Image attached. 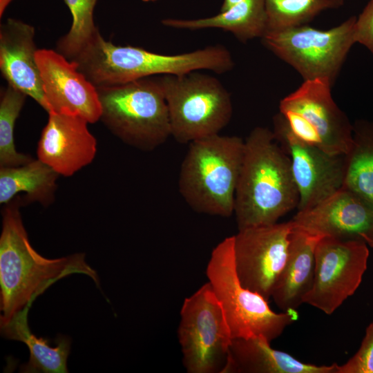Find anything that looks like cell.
Masks as SVG:
<instances>
[{
    "instance_id": "17",
    "label": "cell",
    "mask_w": 373,
    "mask_h": 373,
    "mask_svg": "<svg viewBox=\"0 0 373 373\" xmlns=\"http://www.w3.org/2000/svg\"><path fill=\"white\" fill-rule=\"evenodd\" d=\"M34 37V28L20 20L10 18L2 23L0 69L8 84L31 97L46 110Z\"/></svg>"
},
{
    "instance_id": "32",
    "label": "cell",
    "mask_w": 373,
    "mask_h": 373,
    "mask_svg": "<svg viewBox=\"0 0 373 373\" xmlns=\"http://www.w3.org/2000/svg\"><path fill=\"white\" fill-rule=\"evenodd\" d=\"M370 246L372 248H373V240H372V242H371V244L370 245Z\"/></svg>"
},
{
    "instance_id": "4",
    "label": "cell",
    "mask_w": 373,
    "mask_h": 373,
    "mask_svg": "<svg viewBox=\"0 0 373 373\" xmlns=\"http://www.w3.org/2000/svg\"><path fill=\"white\" fill-rule=\"evenodd\" d=\"M244 149L245 141L234 135L216 134L189 143L178 188L192 209L222 217L233 213Z\"/></svg>"
},
{
    "instance_id": "20",
    "label": "cell",
    "mask_w": 373,
    "mask_h": 373,
    "mask_svg": "<svg viewBox=\"0 0 373 373\" xmlns=\"http://www.w3.org/2000/svg\"><path fill=\"white\" fill-rule=\"evenodd\" d=\"M30 307H26L16 314L11 320L0 325L1 334L4 338L23 343L28 348L30 358L22 365L23 373H66L67 360L70 350L71 340L59 334L55 346H51L46 338L37 337L28 326V314Z\"/></svg>"
},
{
    "instance_id": "12",
    "label": "cell",
    "mask_w": 373,
    "mask_h": 373,
    "mask_svg": "<svg viewBox=\"0 0 373 373\" xmlns=\"http://www.w3.org/2000/svg\"><path fill=\"white\" fill-rule=\"evenodd\" d=\"M273 124L275 138L290 160L299 193L298 211L316 205L342 187L345 155L331 154L301 140L280 113L274 115Z\"/></svg>"
},
{
    "instance_id": "8",
    "label": "cell",
    "mask_w": 373,
    "mask_h": 373,
    "mask_svg": "<svg viewBox=\"0 0 373 373\" xmlns=\"http://www.w3.org/2000/svg\"><path fill=\"white\" fill-rule=\"evenodd\" d=\"M356 17H351L329 30L303 25L267 32L263 45L279 59L293 67L305 80L327 79L334 85L355 44Z\"/></svg>"
},
{
    "instance_id": "11",
    "label": "cell",
    "mask_w": 373,
    "mask_h": 373,
    "mask_svg": "<svg viewBox=\"0 0 373 373\" xmlns=\"http://www.w3.org/2000/svg\"><path fill=\"white\" fill-rule=\"evenodd\" d=\"M360 240L324 237L315 249V272L303 303L332 314L360 286L370 251Z\"/></svg>"
},
{
    "instance_id": "25",
    "label": "cell",
    "mask_w": 373,
    "mask_h": 373,
    "mask_svg": "<svg viewBox=\"0 0 373 373\" xmlns=\"http://www.w3.org/2000/svg\"><path fill=\"white\" fill-rule=\"evenodd\" d=\"M28 95L8 84L0 101V166H19L33 158L16 150L14 138L15 122Z\"/></svg>"
},
{
    "instance_id": "9",
    "label": "cell",
    "mask_w": 373,
    "mask_h": 373,
    "mask_svg": "<svg viewBox=\"0 0 373 373\" xmlns=\"http://www.w3.org/2000/svg\"><path fill=\"white\" fill-rule=\"evenodd\" d=\"M178 334L187 372H222L233 338L209 282L184 299Z\"/></svg>"
},
{
    "instance_id": "24",
    "label": "cell",
    "mask_w": 373,
    "mask_h": 373,
    "mask_svg": "<svg viewBox=\"0 0 373 373\" xmlns=\"http://www.w3.org/2000/svg\"><path fill=\"white\" fill-rule=\"evenodd\" d=\"M265 3L267 32L306 25L322 11L341 7L344 0H265Z\"/></svg>"
},
{
    "instance_id": "14",
    "label": "cell",
    "mask_w": 373,
    "mask_h": 373,
    "mask_svg": "<svg viewBox=\"0 0 373 373\" xmlns=\"http://www.w3.org/2000/svg\"><path fill=\"white\" fill-rule=\"evenodd\" d=\"M36 59L48 113L79 116L88 123L100 119L97 88L78 70L75 61L49 49L37 50Z\"/></svg>"
},
{
    "instance_id": "10",
    "label": "cell",
    "mask_w": 373,
    "mask_h": 373,
    "mask_svg": "<svg viewBox=\"0 0 373 373\" xmlns=\"http://www.w3.org/2000/svg\"><path fill=\"white\" fill-rule=\"evenodd\" d=\"M327 79L305 80L280 102V113L301 140L334 155L352 146L353 124L334 101Z\"/></svg>"
},
{
    "instance_id": "19",
    "label": "cell",
    "mask_w": 373,
    "mask_h": 373,
    "mask_svg": "<svg viewBox=\"0 0 373 373\" xmlns=\"http://www.w3.org/2000/svg\"><path fill=\"white\" fill-rule=\"evenodd\" d=\"M321 238L292 227L287 260L271 294L282 312L297 309L311 290L315 272V249Z\"/></svg>"
},
{
    "instance_id": "23",
    "label": "cell",
    "mask_w": 373,
    "mask_h": 373,
    "mask_svg": "<svg viewBox=\"0 0 373 373\" xmlns=\"http://www.w3.org/2000/svg\"><path fill=\"white\" fill-rule=\"evenodd\" d=\"M345 160L342 187L373 204V121L357 119L353 124L352 143Z\"/></svg>"
},
{
    "instance_id": "1",
    "label": "cell",
    "mask_w": 373,
    "mask_h": 373,
    "mask_svg": "<svg viewBox=\"0 0 373 373\" xmlns=\"http://www.w3.org/2000/svg\"><path fill=\"white\" fill-rule=\"evenodd\" d=\"M21 197L4 204L0 236V325L31 307L36 298L59 280L74 274L91 278L100 287L96 271L83 253L49 259L32 247L23 224Z\"/></svg>"
},
{
    "instance_id": "7",
    "label": "cell",
    "mask_w": 373,
    "mask_h": 373,
    "mask_svg": "<svg viewBox=\"0 0 373 373\" xmlns=\"http://www.w3.org/2000/svg\"><path fill=\"white\" fill-rule=\"evenodd\" d=\"M167 104L171 136L179 143L219 134L233 113L230 93L215 77L193 71L159 77Z\"/></svg>"
},
{
    "instance_id": "27",
    "label": "cell",
    "mask_w": 373,
    "mask_h": 373,
    "mask_svg": "<svg viewBox=\"0 0 373 373\" xmlns=\"http://www.w3.org/2000/svg\"><path fill=\"white\" fill-rule=\"evenodd\" d=\"M338 373H373V321L367 327L355 354L344 364L338 365Z\"/></svg>"
},
{
    "instance_id": "18",
    "label": "cell",
    "mask_w": 373,
    "mask_h": 373,
    "mask_svg": "<svg viewBox=\"0 0 373 373\" xmlns=\"http://www.w3.org/2000/svg\"><path fill=\"white\" fill-rule=\"evenodd\" d=\"M260 338H233L221 373H338V364L306 363Z\"/></svg>"
},
{
    "instance_id": "13",
    "label": "cell",
    "mask_w": 373,
    "mask_h": 373,
    "mask_svg": "<svg viewBox=\"0 0 373 373\" xmlns=\"http://www.w3.org/2000/svg\"><path fill=\"white\" fill-rule=\"evenodd\" d=\"M291 231L290 220L245 228L233 236L235 267L241 284L268 301L285 265Z\"/></svg>"
},
{
    "instance_id": "6",
    "label": "cell",
    "mask_w": 373,
    "mask_h": 373,
    "mask_svg": "<svg viewBox=\"0 0 373 373\" xmlns=\"http://www.w3.org/2000/svg\"><path fill=\"white\" fill-rule=\"evenodd\" d=\"M206 273L233 339L260 337L271 343L298 321L296 309L276 313L263 296L241 284L235 267L233 236L213 249Z\"/></svg>"
},
{
    "instance_id": "15",
    "label": "cell",
    "mask_w": 373,
    "mask_h": 373,
    "mask_svg": "<svg viewBox=\"0 0 373 373\" xmlns=\"http://www.w3.org/2000/svg\"><path fill=\"white\" fill-rule=\"evenodd\" d=\"M294 229L319 238L373 240V204L341 187L316 205L298 211L291 220Z\"/></svg>"
},
{
    "instance_id": "21",
    "label": "cell",
    "mask_w": 373,
    "mask_h": 373,
    "mask_svg": "<svg viewBox=\"0 0 373 373\" xmlns=\"http://www.w3.org/2000/svg\"><path fill=\"white\" fill-rule=\"evenodd\" d=\"M164 26L189 30L220 28L231 32L238 40L262 38L267 31L265 0H242L229 9L207 18L164 19Z\"/></svg>"
},
{
    "instance_id": "3",
    "label": "cell",
    "mask_w": 373,
    "mask_h": 373,
    "mask_svg": "<svg viewBox=\"0 0 373 373\" xmlns=\"http://www.w3.org/2000/svg\"><path fill=\"white\" fill-rule=\"evenodd\" d=\"M71 61L96 87L124 84L152 75H183L198 70L218 74L234 66L231 52L222 45L195 51L163 55L131 46H116L99 32Z\"/></svg>"
},
{
    "instance_id": "31",
    "label": "cell",
    "mask_w": 373,
    "mask_h": 373,
    "mask_svg": "<svg viewBox=\"0 0 373 373\" xmlns=\"http://www.w3.org/2000/svg\"><path fill=\"white\" fill-rule=\"evenodd\" d=\"M143 1H145V2H149V1H157V0H142Z\"/></svg>"
},
{
    "instance_id": "28",
    "label": "cell",
    "mask_w": 373,
    "mask_h": 373,
    "mask_svg": "<svg viewBox=\"0 0 373 373\" xmlns=\"http://www.w3.org/2000/svg\"><path fill=\"white\" fill-rule=\"evenodd\" d=\"M355 43L366 47L373 54V0H370L356 19L354 28Z\"/></svg>"
},
{
    "instance_id": "29",
    "label": "cell",
    "mask_w": 373,
    "mask_h": 373,
    "mask_svg": "<svg viewBox=\"0 0 373 373\" xmlns=\"http://www.w3.org/2000/svg\"><path fill=\"white\" fill-rule=\"evenodd\" d=\"M240 1L242 0H224L221 6L220 12L229 9L231 7L238 3Z\"/></svg>"
},
{
    "instance_id": "26",
    "label": "cell",
    "mask_w": 373,
    "mask_h": 373,
    "mask_svg": "<svg viewBox=\"0 0 373 373\" xmlns=\"http://www.w3.org/2000/svg\"><path fill=\"white\" fill-rule=\"evenodd\" d=\"M73 17L68 32L57 42V52L73 60L99 31L93 21L97 0H64Z\"/></svg>"
},
{
    "instance_id": "2",
    "label": "cell",
    "mask_w": 373,
    "mask_h": 373,
    "mask_svg": "<svg viewBox=\"0 0 373 373\" xmlns=\"http://www.w3.org/2000/svg\"><path fill=\"white\" fill-rule=\"evenodd\" d=\"M290 160L272 131L258 126L245 141L234 211L238 230L275 224L297 208Z\"/></svg>"
},
{
    "instance_id": "22",
    "label": "cell",
    "mask_w": 373,
    "mask_h": 373,
    "mask_svg": "<svg viewBox=\"0 0 373 373\" xmlns=\"http://www.w3.org/2000/svg\"><path fill=\"white\" fill-rule=\"evenodd\" d=\"M59 174L38 158L19 166L0 168V203L6 204L17 196L25 203L52 204Z\"/></svg>"
},
{
    "instance_id": "16",
    "label": "cell",
    "mask_w": 373,
    "mask_h": 373,
    "mask_svg": "<svg viewBox=\"0 0 373 373\" xmlns=\"http://www.w3.org/2000/svg\"><path fill=\"white\" fill-rule=\"evenodd\" d=\"M48 115L38 142L37 157L59 175L71 176L93 162L97 152L96 139L85 119L54 113Z\"/></svg>"
},
{
    "instance_id": "5",
    "label": "cell",
    "mask_w": 373,
    "mask_h": 373,
    "mask_svg": "<svg viewBox=\"0 0 373 373\" xmlns=\"http://www.w3.org/2000/svg\"><path fill=\"white\" fill-rule=\"evenodd\" d=\"M96 88L102 108L100 119L124 143L149 151L171 136L159 77Z\"/></svg>"
},
{
    "instance_id": "30",
    "label": "cell",
    "mask_w": 373,
    "mask_h": 373,
    "mask_svg": "<svg viewBox=\"0 0 373 373\" xmlns=\"http://www.w3.org/2000/svg\"><path fill=\"white\" fill-rule=\"evenodd\" d=\"M12 0H0V15H2L6 6Z\"/></svg>"
}]
</instances>
